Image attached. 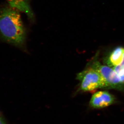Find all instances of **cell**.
Here are the masks:
<instances>
[{"mask_svg":"<svg viewBox=\"0 0 124 124\" xmlns=\"http://www.w3.org/2000/svg\"><path fill=\"white\" fill-rule=\"evenodd\" d=\"M80 81V90L83 92L93 91L98 88H105L103 78L96 70L88 65L85 69L77 75Z\"/></svg>","mask_w":124,"mask_h":124,"instance_id":"7a4b0ae2","label":"cell"},{"mask_svg":"<svg viewBox=\"0 0 124 124\" xmlns=\"http://www.w3.org/2000/svg\"><path fill=\"white\" fill-rule=\"evenodd\" d=\"M88 65L96 70L101 74L105 84V88L124 91V84L113 68L101 64L96 60H93Z\"/></svg>","mask_w":124,"mask_h":124,"instance_id":"3957f363","label":"cell"},{"mask_svg":"<svg viewBox=\"0 0 124 124\" xmlns=\"http://www.w3.org/2000/svg\"><path fill=\"white\" fill-rule=\"evenodd\" d=\"M0 124H6L5 120L1 116L0 117Z\"/></svg>","mask_w":124,"mask_h":124,"instance_id":"ba28073f","label":"cell"},{"mask_svg":"<svg viewBox=\"0 0 124 124\" xmlns=\"http://www.w3.org/2000/svg\"><path fill=\"white\" fill-rule=\"evenodd\" d=\"M26 31L19 11L11 6L0 7V41L25 48Z\"/></svg>","mask_w":124,"mask_h":124,"instance_id":"6da1fadb","label":"cell"},{"mask_svg":"<svg viewBox=\"0 0 124 124\" xmlns=\"http://www.w3.org/2000/svg\"><path fill=\"white\" fill-rule=\"evenodd\" d=\"M115 98L113 95L107 91H100L95 93L92 96L90 105L95 109H100L108 107L115 103Z\"/></svg>","mask_w":124,"mask_h":124,"instance_id":"277c9868","label":"cell"},{"mask_svg":"<svg viewBox=\"0 0 124 124\" xmlns=\"http://www.w3.org/2000/svg\"><path fill=\"white\" fill-rule=\"evenodd\" d=\"M9 6L23 12L31 20L34 19V15L30 5L29 0H7Z\"/></svg>","mask_w":124,"mask_h":124,"instance_id":"8992f818","label":"cell"},{"mask_svg":"<svg viewBox=\"0 0 124 124\" xmlns=\"http://www.w3.org/2000/svg\"><path fill=\"white\" fill-rule=\"evenodd\" d=\"M1 116V114H0V117Z\"/></svg>","mask_w":124,"mask_h":124,"instance_id":"9c48e42d","label":"cell"},{"mask_svg":"<svg viewBox=\"0 0 124 124\" xmlns=\"http://www.w3.org/2000/svg\"><path fill=\"white\" fill-rule=\"evenodd\" d=\"M114 70L117 74L120 79L124 84V63H121L120 64L113 68Z\"/></svg>","mask_w":124,"mask_h":124,"instance_id":"52a82bcc","label":"cell"},{"mask_svg":"<svg viewBox=\"0 0 124 124\" xmlns=\"http://www.w3.org/2000/svg\"><path fill=\"white\" fill-rule=\"evenodd\" d=\"M124 59V47H116L109 53L104 60L106 65L113 68L120 64Z\"/></svg>","mask_w":124,"mask_h":124,"instance_id":"5b68a950","label":"cell"}]
</instances>
